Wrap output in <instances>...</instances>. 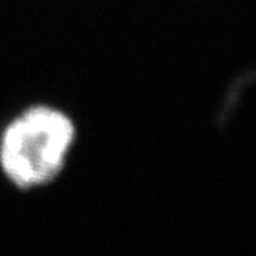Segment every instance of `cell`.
<instances>
[{"instance_id": "6da1fadb", "label": "cell", "mask_w": 256, "mask_h": 256, "mask_svg": "<svg viewBox=\"0 0 256 256\" xmlns=\"http://www.w3.org/2000/svg\"><path fill=\"white\" fill-rule=\"evenodd\" d=\"M74 138L76 127L67 114L48 106L28 108L2 132V172L20 190L48 184L63 172Z\"/></svg>"}]
</instances>
